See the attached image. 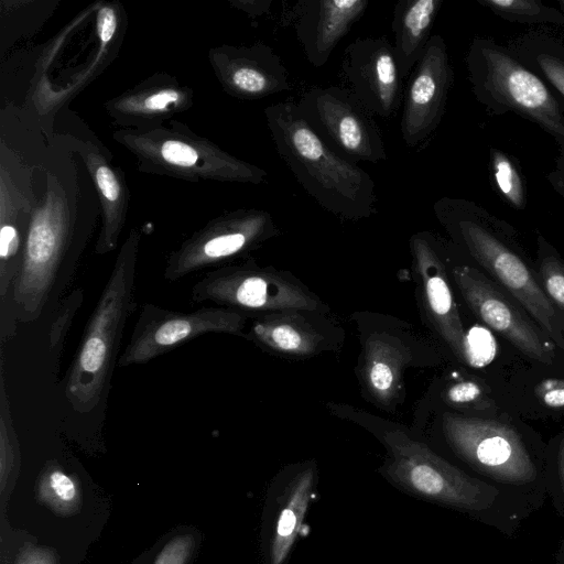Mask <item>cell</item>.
I'll list each match as a JSON object with an SVG mask.
<instances>
[{
    "label": "cell",
    "mask_w": 564,
    "mask_h": 564,
    "mask_svg": "<svg viewBox=\"0 0 564 564\" xmlns=\"http://www.w3.org/2000/svg\"><path fill=\"white\" fill-rule=\"evenodd\" d=\"M539 241L541 252L540 275L543 290L554 305L564 313V261L552 252L542 237Z\"/></svg>",
    "instance_id": "26"
},
{
    "label": "cell",
    "mask_w": 564,
    "mask_h": 564,
    "mask_svg": "<svg viewBox=\"0 0 564 564\" xmlns=\"http://www.w3.org/2000/svg\"><path fill=\"white\" fill-rule=\"evenodd\" d=\"M296 105L310 127L345 159L355 163L387 160L377 122L347 88L312 87Z\"/></svg>",
    "instance_id": "8"
},
{
    "label": "cell",
    "mask_w": 564,
    "mask_h": 564,
    "mask_svg": "<svg viewBox=\"0 0 564 564\" xmlns=\"http://www.w3.org/2000/svg\"><path fill=\"white\" fill-rule=\"evenodd\" d=\"M442 430L456 455L480 471L508 482H528L535 478L533 462L513 427L445 412Z\"/></svg>",
    "instance_id": "9"
},
{
    "label": "cell",
    "mask_w": 564,
    "mask_h": 564,
    "mask_svg": "<svg viewBox=\"0 0 564 564\" xmlns=\"http://www.w3.org/2000/svg\"><path fill=\"white\" fill-rule=\"evenodd\" d=\"M332 412L359 423L387 449L379 468L382 476L400 490L433 503L479 511L486 509L497 491L470 477L412 437L395 423L345 405L329 404Z\"/></svg>",
    "instance_id": "4"
},
{
    "label": "cell",
    "mask_w": 564,
    "mask_h": 564,
    "mask_svg": "<svg viewBox=\"0 0 564 564\" xmlns=\"http://www.w3.org/2000/svg\"><path fill=\"white\" fill-rule=\"evenodd\" d=\"M135 264L137 240L130 239L116 260L66 376L64 393L78 413H88L107 399L123 330L137 307Z\"/></svg>",
    "instance_id": "3"
},
{
    "label": "cell",
    "mask_w": 564,
    "mask_h": 564,
    "mask_svg": "<svg viewBox=\"0 0 564 564\" xmlns=\"http://www.w3.org/2000/svg\"><path fill=\"white\" fill-rule=\"evenodd\" d=\"M278 234L279 229L268 212H249L172 253L166 261L163 278L170 282L181 280L249 251Z\"/></svg>",
    "instance_id": "14"
},
{
    "label": "cell",
    "mask_w": 564,
    "mask_h": 564,
    "mask_svg": "<svg viewBox=\"0 0 564 564\" xmlns=\"http://www.w3.org/2000/svg\"><path fill=\"white\" fill-rule=\"evenodd\" d=\"M249 318L242 312L223 306L180 312L147 303L141 308L117 366L144 365L205 334H229L246 338Z\"/></svg>",
    "instance_id": "7"
},
{
    "label": "cell",
    "mask_w": 564,
    "mask_h": 564,
    "mask_svg": "<svg viewBox=\"0 0 564 564\" xmlns=\"http://www.w3.org/2000/svg\"><path fill=\"white\" fill-rule=\"evenodd\" d=\"M340 74L348 90L372 115L390 118L401 98L402 77L386 36L354 40L344 50Z\"/></svg>",
    "instance_id": "12"
},
{
    "label": "cell",
    "mask_w": 564,
    "mask_h": 564,
    "mask_svg": "<svg viewBox=\"0 0 564 564\" xmlns=\"http://www.w3.org/2000/svg\"><path fill=\"white\" fill-rule=\"evenodd\" d=\"M445 400L454 408H474L482 401V391L476 382L463 380L446 389Z\"/></svg>",
    "instance_id": "28"
},
{
    "label": "cell",
    "mask_w": 564,
    "mask_h": 564,
    "mask_svg": "<svg viewBox=\"0 0 564 564\" xmlns=\"http://www.w3.org/2000/svg\"><path fill=\"white\" fill-rule=\"evenodd\" d=\"M20 445L13 426L11 403L7 392L3 354L0 360V489L3 494L20 469Z\"/></svg>",
    "instance_id": "24"
},
{
    "label": "cell",
    "mask_w": 564,
    "mask_h": 564,
    "mask_svg": "<svg viewBox=\"0 0 564 564\" xmlns=\"http://www.w3.org/2000/svg\"><path fill=\"white\" fill-rule=\"evenodd\" d=\"M37 499L61 516L76 513L82 505L80 485L58 464L47 463L37 482Z\"/></svg>",
    "instance_id": "22"
},
{
    "label": "cell",
    "mask_w": 564,
    "mask_h": 564,
    "mask_svg": "<svg viewBox=\"0 0 564 564\" xmlns=\"http://www.w3.org/2000/svg\"><path fill=\"white\" fill-rule=\"evenodd\" d=\"M454 73L445 40L431 36L404 91L401 135L409 148L425 142L444 116Z\"/></svg>",
    "instance_id": "11"
},
{
    "label": "cell",
    "mask_w": 564,
    "mask_h": 564,
    "mask_svg": "<svg viewBox=\"0 0 564 564\" xmlns=\"http://www.w3.org/2000/svg\"><path fill=\"white\" fill-rule=\"evenodd\" d=\"M96 182L104 197L115 202L120 195V186L113 172L107 166H99L96 170Z\"/></svg>",
    "instance_id": "32"
},
{
    "label": "cell",
    "mask_w": 564,
    "mask_h": 564,
    "mask_svg": "<svg viewBox=\"0 0 564 564\" xmlns=\"http://www.w3.org/2000/svg\"><path fill=\"white\" fill-rule=\"evenodd\" d=\"M545 177L553 191L564 198V156L557 155Z\"/></svg>",
    "instance_id": "35"
},
{
    "label": "cell",
    "mask_w": 564,
    "mask_h": 564,
    "mask_svg": "<svg viewBox=\"0 0 564 564\" xmlns=\"http://www.w3.org/2000/svg\"><path fill=\"white\" fill-rule=\"evenodd\" d=\"M538 398L550 408L564 406V380L546 379L535 389Z\"/></svg>",
    "instance_id": "30"
},
{
    "label": "cell",
    "mask_w": 564,
    "mask_h": 564,
    "mask_svg": "<svg viewBox=\"0 0 564 564\" xmlns=\"http://www.w3.org/2000/svg\"><path fill=\"white\" fill-rule=\"evenodd\" d=\"M161 155L166 162L183 167L193 166L198 160V154L194 148L174 140L165 141L162 144Z\"/></svg>",
    "instance_id": "29"
},
{
    "label": "cell",
    "mask_w": 564,
    "mask_h": 564,
    "mask_svg": "<svg viewBox=\"0 0 564 564\" xmlns=\"http://www.w3.org/2000/svg\"><path fill=\"white\" fill-rule=\"evenodd\" d=\"M465 62L471 91L488 112H512L536 124L564 156V100L508 45L475 36Z\"/></svg>",
    "instance_id": "5"
},
{
    "label": "cell",
    "mask_w": 564,
    "mask_h": 564,
    "mask_svg": "<svg viewBox=\"0 0 564 564\" xmlns=\"http://www.w3.org/2000/svg\"><path fill=\"white\" fill-rule=\"evenodd\" d=\"M194 545L195 539L192 534L177 535L163 546L153 564H187Z\"/></svg>",
    "instance_id": "27"
},
{
    "label": "cell",
    "mask_w": 564,
    "mask_h": 564,
    "mask_svg": "<svg viewBox=\"0 0 564 564\" xmlns=\"http://www.w3.org/2000/svg\"><path fill=\"white\" fill-rule=\"evenodd\" d=\"M192 301L212 302L257 316L303 310L324 314L326 305L303 283L288 272L261 268L252 262L215 269L192 288Z\"/></svg>",
    "instance_id": "6"
},
{
    "label": "cell",
    "mask_w": 564,
    "mask_h": 564,
    "mask_svg": "<svg viewBox=\"0 0 564 564\" xmlns=\"http://www.w3.org/2000/svg\"><path fill=\"white\" fill-rule=\"evenodd\" d=\"M232 62L229 83L243 96L262 98L291 89L286 67L274 50L267 45H258Z\"/></svg>",
    "instance_id": "20"
},
{
    "label": "cell",
    "mask_w": 564,
    "mask_h": 564,
    "mask_svg": "<svg viewBox=\"0 0 564 564\" xmlns=\"http://www.w3.org/2000/svg\"><path fill=\"white\" fill-rule=\"evenodd\" d=\"M500 19L520 24H550L564 28V13L540 0H476Z\"/></svg>",
    "instance_id": "25"
},
{
    "label": "cell",
    "mask_w": 564,
    "mask_h": 564,
    "mask_svg": "<svg viewBox=\"0 0 564 564\" xmlns=\"http://www.w3.org/2000/svg\"><path fill=\"white\" fill-rule=\"evenodd\" d=\"M315 313L285 310L253 316L246 338L289 357L314 356L328 347L327 336L313 323Z\"/></svg>",
    "instance_id": "18"
},
{
    "label": "cell",
    "mask_w": 564,
    "mask_h": 564,
    "mask_svg": "<svg viewBox=\"0 0 564 564\" xmlns=\"http://www.w3.org/2000/svg\"><path fill=\"white\" fill-rule=\"evenodd\" d=\"M558 9L564 13V0H557Z\"/></svg>",
    "instance_id": "37"
},
{
    "label": "cell",
    "mask_w": 564,
    "mask_h": 564,
    "mask_svg": "<svg viewBox=\"0 0 564 564\" xmlns=\"http://www.w3.org/2000/svg\"><path fill=\"white\" fill-rule=\"evenodd\" d=\"M117 26V18L115 11L105 7L100 9L97 18V32L101 42L107 43L115 34Z\"/></svg>",
    "instance_id": "33"
},
{
    "label": "cell",
    "mask_w": 564,
    "mask_h": 564,
    "mask_svg": "<svg viewBox=\"0 0 564 564\" xmlns=\"http://www.w3.org/2000/svg\"><path fill=\"white\" fill-rule=\"evenodd\" d=\"M180 99V94L174 89H164L145 98L143 107L148 110H162L170 104Z\"/></svg>",
    "instance_id": "34"
},
{
    "label": "cell",
    "mask_w": 564,
    "mask_h": 564,
    "mask_svg": "<svg viewBox=\"0 0 564 564\" xmlns=\"http://www.w3.org/2000/svg\"><path fill=\"white\" fill-rule=\"evenodd\" d=\"M558 471H560L561 482L564 488V440L561 443L560 453H558Z\"/></svg>",
    "instance_id": "36"
},
{
    "label": "cell",
    "mask_w": 564,
    "mask_h": 564,
    "mask_svg": "<svg viewBox=\"0 0 564 564\" xmlns=\"http://www.w3.org/2000/svg\"><path fill=\"white\" fill-rule=\"evenodd\" d=\"M438 223L508 291L560 348L564 349V313L549 299L511 247L509 226L479 204L444 196L433 205Z\"/></svg>",
    "instance_id": "2"
},
{
    "label": "cell",
    "mask_w": 564,
    "mask_h": 564,
    "mask_svg": "<svg viewBox=\"0 0 564 564\" xmlns=\"http://www.w3.org/2000/svg\"><path fill=\"white\" fill-rule=\"evenodd\" d=\"M17 564H57V558L50 549L28 544L20 551Z\"/></svg>",
    "instance_id": "31"
},
{
    "label": "cell",
    "mask_w": 564,
    "mask_h": 564,
    "mask_svg": "<svg viewBox=\"0 0 564 564\" xmlns=\"http://www.w3.org/2000/svg\"><path fill=\"white\" fill-rule=\"evenodd\" d=\"M410 249L430 324L452 354L470 365L468 337L435 238L427 231L416 232L410 238Z\"/></svg>",
    "instance_id": "13"
},
{
    "label": "cell",
    "mask_w": 564,
    "mask_h": 564,
    "mask_svg": "<svg viewBox=\"0 0 564 564\" xmlns=\"http://www.w3.org/2000/svg\"><path fill=\"white\" fill-rule=\"evenodd\" d=\"M410 339L383 328L362 333L358 373L364 391L380 408L392 409L401 400L405 369L416 357Z\"/></svg>",
    "instance_id": "15"
},
{
    "label": "cell",
    "mask_w": 564,
    "mask_h": 564,
    "mask_svg": "<svg viewBox=\"0 0 564 564\" xmlns=\"http://www.w3.org/2000/svg\"><path fill=\"white\" fill-rule=\"evenodd\" d=\"M508 46L564 100V41L549 32L530 31Z\"/></svg>",
    "instance_id": "21"
},
{
    "label": "cell",
    "mask_w": 564,
    "mask_h": 564,
    "mask_svg": "<svg viewBox=\"0 0 564 564\" xmlns=\"http://www.w3.org/2000/svg\"><path fill=\"white\" fill-rule=\"evenodd\" d=\"M443 0H399L393 9V50L402 79L422 56Z\"/></svg>",
    "instance_id": "19"
},
{
    "label": "cell",
    "mask_w": 564,
    "mask_h": 564,
    "mask_svg": "<svg viewBox=\"0 0 564 564\" xmlns=\"http://www.w3.org/2000/svg\"><path fill=\"white\" fill-rule=\"evenodd\" d=\"M317 481L314 463L295 467L278 481L267 540V564H285L296 542Z\"/></svg>",
    "instance_id": "17"
},
{
    "label": "cell",
    "mask_w": 564,
    "mask_h": 564,
    "mask_svg": "<svg viewBox=\"0 0 564 564\" xmlns=\"http://www.w3.org/2000/svg\"><path fill=\"white\" fill-rule=\"evenodd\" d=\"M265 118L281 160L318 205L349 221L376 214L378 198L371 176L328 147L305 121L296 102H275L265 109Z\"/></svg>",
    "instance_id": "1"
},
{
    "label": "cell",
    "mask_w": 564,
    "mask_h": 564,
    "mask_svg": "<svg viewBox=\"0 0 564 564\" xmlns=\"http://www.w3.org/2000/svg\"><path fill=\"white\" fill-rule=\"evenodd\" d=\"M368 0H301L292 13L295 35L314 67L324 66L337 44L360 20Z\"/></svg>",
    "instance_id": "16"
},
{
    "label": "cell",
    "mask_w": 564,
    "mask_h": 564,
    "mask_svg": "<svg viewBox=\"0 0 564 564\" xmlns=\"http://www.w3.org/2000/svg\"><path fill=\"white\" fill-rule=\"evenodd\" d=\"M452 274L468 307L484 324L527 357L545 365L553 362L552 341L508 291L467 264L454 265Z\"/></svg>",
    "instance_id": "10"
},
{
    "label": "cell",
    "mask_w": 564,
    "mask_h": 564,
    "mask_svg": "<svg viewBox=\"0 0 564 564\" xmlns=\"http://www.w3.org/2000/svg\"><path fill=\"white\" fill-rule=\"evenodd\" d=\"M489 177L492 189L517 210L527 207V191L518 161L502 150H489Z\"/></svg>",
    "instance_id": "23"
}]
</instances>
